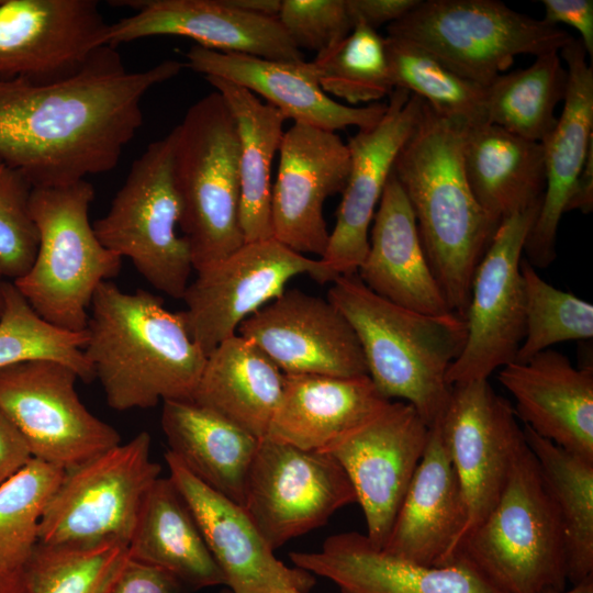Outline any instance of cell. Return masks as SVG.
<instances>
[{
	"label": "cell",
	"instance_id": "6da1fadb",
	"mask_svg": "<svg viewBox=\"0 0 593 593\" xmlns=\"http://www.w3.org/2000/svg\"><path fill=\"white\" fill-rule=\"evenodd\" d=\"M183 66L167 59L130 71L116 47L105 45L60 81L0 80V159L33 188L111 171L143 124L145 94Z\"/></svg>",
	"mask_w": 593,
	"mask_h": 593
},
{
	"label": "cell",
	"instance_id": "7a4b0ae2",
	"mask_svg": "<svg viewBox=\"0 0 593 593\" xmlns=\"http://www.w3.org/2000/svg\"><path fill=\"white\" fill-rule=\"evenodd\" d=\"M469 128L423 101L392 170L448 306L462 317L475 268L500 225L482 209L467 178L463 145Z\"/></svg>",
	"mask_w": 593,
	"mask_h": 593
},
{
	"label": "cell",
	"instance_id": "3957f363",
	"mask_svg": "<svg viewBox=\"0 0 593 593\" xmlns=\"http://www.w3.org/2000/svg\"><path fill=\"white\" fill-rule=\"evenodd\" d=\"M83 348L107 403L115 411L191 400L206 355L180 312L155 294L102 282L91 301Z\"/></svg>",
	"mask_w": 593,
	"mask_h": 593
},
{
	"label": "cell",
	"instance_id": "277c9868",
	"mask_svg": "<svg viewBox=\"0 0 593 593\" xmlns=\"http://www.w3.org/2000/svg\"><path fill=\"white\" fill-rule=\"evenodd\" d=\"M327 300L353 327L368 377L380 394L404 400L429 427L434 425L449 400L447 372L466 343L465 317L394 304L367 288L357 272L338 276Z\"/></svg>",
	"mask_w": 593,
	"mask_h": 593
},
{
	"label": "cell",
	"instance_id": "5b68a950",
	"mask_svg": "<svg viewBox=\"0 0 593 593\" xmlns=\"http://www.w3.org/2000/svg\"><path fill=\"white\" fill-rule=\"evenodd\" d=\"M456 560L501 593L566 589L561 522L525 436L514 452L500 497L462 539L452 562Z\"/></svg>",
	"mask_w": 593,
	"mask_h": 593
},
{
	"label": "cell",
	"instance_id": "8992f818",
	"mask_svg": "<svg viewBox=\"0 0 593 593\" xmlns=\"http://www.w3.org/2000/svg\"><path fill=\"white\" fill-rule=\"evenodd\" d=\"M171 134L179 227L198 272L245 244L236 123L223 97L213 91L188 109Z\"/></svg>",
	"mask_w": 593,
	"mask_h": 593
},
{
	"label": "cell",
	"instance_id": "52a82bcc",
	"mask_svg": "<svg viewBox=\"0 0 593 593\" xmlns=\"http://www.w3.org/2000/svg\"><path fill=\"white\" fill-rule=\"evenodd\" d=\"M93 198L87 180L33 188L30 209L37 251L30 269L12 281L37 315L69 332L86 329L94 292L122 266V258L101 244L90 223Z\"/></svg>",
	"mask_w": 593,
	"mask_h": 593
},
{
	"label": "cell",
	"instance_id": "ba28073f",
	"mask_svg": "<svg viewBox=\"0 0 593 593\" xmlns=\"http://www.w3.org/2000/svg\"><path fill=\"white\" fill-rule=\"evenodd\" d=\"M387 31L483 87L510 68L517 55L559 53L573 37L497 0H421Z\"/></svg>",
	"mask_w": 593,
	"mask_h": 593
},
{
	"label": "cell",
	"instance_id": "9c48e42d",
	"mask_svg": "<svg viewBox=\"0 0 593 593\" xmlns=\"http://www.w3.org/2000/svg\"><path fill=\"white\" fill-rule=\"evenodd\" d=\"M180 215L170 132L134 160L109 211L92 226L101 244L127 257L149 284L182 299L193 266L189 246L178 234Z\"/></svg>",
	"mask_w": 593,
	"mask_h": 593
},
{
	"label": "cell",
	"instance_id": "30bf717a",
	"mask_svg": "<svg viewBox=\"0 0 593 593\" xmlns=\"http://www.w3.org/2000/svg\"><path fill=\"white\" fill-rule=\"evenodd\" d=\"M159 474L147 432L66 470L42 516L38 542L128 547L143 502Z\"/></svg>",
	"mask_w": 593,
	"mask_h": 593
},
{
	"label": "cell",
	"instance_id": "8fae6325",
	"mask_svg": "<svg viewBox=\"0 0 593 593\" xmlns=\"http://www.w3.org/2000/svg\"><path fill=\"white\" fill-rule=\"evenodd\" d=\"M78 379L67 365L47 359L0 368V410L33 458L65 471L121 443L118 430L81 402Z\"/></svg>",
	"mask_w": 593,
	"mask_h": 593
},
{
	"label": "cell",
	"instance_id": "7c38bea8",
	"mask_svg": "<svg viewBox=\"0 0 593 593\" xmlns=\"http://www.w3.org/2000/svg\"><path fill=\"white\" fill-rule=\"evenodd\" d=\"M300 275L320 283L337 278L321 258L306 257L275 238L245 243L198 271L189 282L182 295L186 310L181 313L190 336L208 356Z\"/></svg>",
	"mask_w": 593,
	"mask_h": 593
},
{
	"label": "cell",
	"instance_id": "4fadbf2b",
	"mask_svg": "<svg viewBox=\"0 0 593 593\" xmlns=\"http://www.w3.org/2000/svg\"><path fill=\"white\" fill-rule=\"evenodd\" d=\"M354 502L351 482L329 452L259 440L243 507L273 551Z\"/></svg>",
	"mask_w": 593,
	"mask_h": 593
},
{
	"label": "cell",
	"instance_id": "5bb4252c",
	"mask_svg": "<svg viewBox=\"0 0 593 593\" xmlns=\"http://www.w3.org/2000/svg\"><path fill=\"white\" fill-rule=\"evenodd\" d=\"M540 205L505 219L478 264L465 313L463 349L447 372L450 385L488 380L514 362L525 333L521 260Z\"/></svg>",
	"mask_w": 593,
	"mask_h": 593
},
{
	"label": "cell",
	"instance_id": "9a60e30c",
	"mask_svg": "<svg viewBox=\"0 0 593 593\" xmlns=\"http://www.w3.org/2000/svg\"><path fill=\"white\" fill-rule=\"evenodd\" d=\"M109 24L96 0H0V80L76 75L107 45Z\"/></svg>",
	"mask_w": 593,
	"mask_h": 593
},
{
	"label": "cell",
	"instance_id": "2e32d148",
	"mask_svg": "<svg viewBox=\"0 0 593 593\" xmlns=\"http://www.w3.org/2000/svg\"><path fill=\"white\" fill-rule=\"evenodd\" d=\"M429 426L406 402L390 403L325 451L346 472L362 508L368 539L382 548L424 454Z\"/></svg>",
	"mask_w": 593,
	"mask_h": 593
},
{
	"label": "cell",
	"instance_id": "e0dca14e",
	"mask_svg": "<svg viewBox=\"0 0 593 593\" xmlns=\"http://www.w3.org/2000/svg\"><path fill=\"white\" fill-rule=\"evenodd\" d=\"M438 423L467 507L461 542L500 497L524 432L488 380L451 385Z\"/></svg>",
	"mask_w": 593,
	"mask_h": 593
},
{
	"label": "cell",
	"instance_id": "ac0fdd59",
	"mask_svg": "<svg viewBox=\"0 0 593 593\" xmlns=\"http://www.w3.org/2000/svg\"><path fill=\"white\" fill-rule=\"evenodd\" d=\"M279 154L271 191L272 238L299 254L322 258L329 239L324 203L347 183V144L335 132L293 123Z\"/></svg>",
	"mask_w": 593,
	"mask_h": 593
},
{
	"label": "cell",
	"instance_id": "d6986e66",
	"mask_svg": "<svg viewBox=\"0 0 593 593\" xmlns=\"http://www.w3.org/2000/svg\"><path fill=\"white\" fill-rule=\"evenodd\" d=\"M237 331L284 374L368 376L360 344L345 316L327 299L299 289H286Z\"/></svg>",
	"mask_w": 593,
	"mask_h": 593
},
{
	"label": "cell",
	"instance_id": "ffe728a7",
	"mask_svg": "<svg viewBox=\"0 0 593 593\" xmlns=\"http://www.w3.org/2000/svg\"><path fill=\"white\" fill-rule=\"evenodd\" d=\"M422 103L417 96L395 88L380 121L348 139L349 175L321 258L337 277L356 273L367 255L376 209L394 161L418 121Z\"/></svg>",
	"mask_w": 593,
	"mask_h": 593
},
{
	"label": "cell",
	"instance_id": "44dd1931",
	"mask_svg": "<svg viewBox=\"0 0 593 593\" xmlns=\"http://www.w3.org/2000/svg\"><path fill=\"white\" fill-rule=\"evenodd\" d=\"M116 5L134 13L109 24L107 45L116 47L145 37L174 35L199 46L267 59L304 60L276 18L255 15L227 0H125Z\"/></svg>",
	"mask_w": 593,
	"mask_h": 593
},
{
	"label": "cell",
	"instance_id": "7402d4cb",
	"mask_svg": "<svg viewBox=\"0 0 593 593\" xmlns=\"http://www.w3.org/2000/svg\"><path fill=\"white\" fill-rule=\"evenodd\" d=\"M165 459L169 479L192 512L230 593H307L314 586L313 574L276 558L242 505L205 485L171 452Z\"/></svg>",
	"mask_w": 593,
	"mask_h": 593
},
{
	"label": "cell",
	"instance_id": "603a6c76",
	"mask_svg": "<svg viewBox=\"0 0 593 593\" xmlns=\"http://www.w3.org/2000/svg\"><path fill=\"white\" fill-rule=\"evenodd\" d=\"M184 66L203 77L234 82L262 97L287 119L326 131L347 126L367 128L383 116L387 103L348 107L334 101L321 88L312 63L284 61L239 53H222L192 46Z\"/></svg>",
	"mask_w": 593,
	"mask_h": 593
},
{
	"label": "cell",
	"instance_id": "cb8c5ba5",
	"mask_svg": "<svg viewBox=\"0 0 593 593\" xmlns=\"http://www.w3.org/2000/svg\"><path fill=\"white\" fill-rule=\"evenodd\" d=\"M568 81L563 110L541 143L545 159V191L524 251L534 266L545 268L556 257V238L567 202L593 148V67L579 38L559 52Z\"/></svg>",
	"mask_w": 593,
	"mask_h": 593
},
{
	"label": "cell",
	"instance_id": "d4e9b609",
	"mask_svg": "<svg viewBox=\"0 0 593 593\" xmlns=\"http://www.w3.org/2000/svg\"><path fill=\"white\" fill-rule=\"evenodd\" d=\"M466 524L465 497L437 421L381 549L423 566H446Z\"/></svg>",
	"mask_w": 593,
	"mask_h": 593
},
{
	"label": "cell",
	"instance_id": "484cf974",
	"mask_svg": "<svg viewBox=\"0 0 593 593\" xmlns=\"http://www.w3.org/2000/svg\"><path fill=\"white\" fill-rule=\"evenodd\" d=\"M290 559L340 593H501L461 561L423 566L377 548L357 532L332 535L320 550L293 551Z\"/></svg>",
	"mask_w": 593,
	"mask_h": 593
},
{
	"label": "cell",
	"instance_id": "4316f807",
	"mask_svg": "<svg viewBox=\"0 0 593 593\" xmlns=\"http://www.w3.org/2000/svg\"><path fill=\"white\" fill-rule=\"evenodd\" d=\"M515 414L537 435L593 460V368L574 367L553 349L499 369Z\"/></svg>",
	"mask_w": 593,
	"mask_h": 593
},
{
	"label": "cell",
	"instance_id": "83f0119b",
	"mask_svg": "<svg viewBox=\"0 0 593 593\" xmlns=\"http://www.w3.org/2000/svg\"><path fill=\"white\" fill-rule=\"evenodd\" d=\"M372 221L368 251L357 270L366 287L418 313L452 312L430 269L414 213L393 171Z\"/></svg>",
	"mask_w": 593,
	"mask_h": 593
},
{
	"label": "cell",
	"instance_id": "f1b7e54d",
	"mask_svg": "<svg viewBox=\"0 0 593 593\" xmlns=\"http://www.w3.org/2000/svg\"><path fill=\"white\" fill-rule=\"evenodd\" d=\"M284 376L266 437L304 450L325 451L390 403L368 376Z\"/></svg>",
	"mask_w": 593,
	"mask_h": 593
},
{
	"label": "cell",
	"instance_id": "f546056e",
	"mask_svg": "<svg viewBox=\"0 0 593 593\" xmlns=\"http://www.w3.org/2000/svg\"><path fill=\"white\" fill-rule=\"evenodd\" d=\"M171 452L197 479L243 506L257 437L192 400L163 402Z\"/></svg>",
	"mask_w": 593,
	"mask_h": 593
},
{
	"label": "cell",
	"instance_id": "4dcf8cb0",
	"mask_svg": "<svg viewBox=\"0 0 593 593\" xmlns=\"http://www.w3.org/2000/svg\"><path fill=\"white\" fill-rule=\"evenodd\" d=\"M284 377L254 343L235 334L206 356L191 400L261 439L280 403Z\"/></svg>",
	"mask_w": 593,
	"mask_h": 593
},
{
	"label": "cell",
	"instance_id": "1f68e13d",
	"mask_svg": "<svg viewBox=\"0 0 593 593\" xmlns=\"http://www.w3.org/2000/svg\"><path fill=\"white\" fill-rule=\"evenodd\" d=\"M463 165L475 199L496 223L541 205L546 183L541 143L483 123L467 132Z\"/></svg>",
	"mask_w": 593,
	"mask_h": 593
},
{
	"label": "cell",
	"instance_id": "d6a6232c",
	"mask_svg": "<svg viewBox=\"0 0 593 593\" xmlns=\"http://www.w3.org/2000/svg\"><path fill=\"white\" fill-rule=\"evenodd\" d=\"M128 556L163 569L183 586L225 585L195 518L172 481L158 478L141 507Z\"/></svg>",
	"mask_w": 593,
	"mask_h": 593
},
{
	"label": "cell",
	"instance_id": "836d02e7",
	"mask_svg": "<svg viewBox=\"0 0 593 593\" xmlns=\"http://www.w3.org/2000/svg\"><path fill=\"white\" fill-rule=\"evenodd\" d=\"M204 78L223 97L236 123L239 220L245 243L272 238L271 166L287 118L244 87L217 77Z\"/></svg>",
	"mask_w": 593,
	"mask_h": 593
},
{
	"label": "cell",
	"instance_id": "e575fe53",
	"mask_svg": "<svg viewBox=\"0 0 593 593\" xmlns=\"http://www.w3.org/2000/svg\"><path fill=\"white\" fill-rule=\"evenodd\" d=\"M542 481L561 522L567 580L593 575V460L566 450L523 426Z\"/></svg>",
	"mask_w": 593,
	"mask_h": 593
},
{
	"label": "cell",
	"instance_id": "d590c367",
	"mask_svg": "<svg viewBox=\"0 0 593 593\" xmlns=\"http://www.w3.org/2000/svg\"><path fill=\"white\" fill-rule=\"evenodd\" d=\"M567 81L557 52L537 56L525 69L499 75L485 87L486 122L542 143L557 123L555 109L564 99Z\"/></svg>",
	"mask_w": 593,
	"mask_h": 593
},
{
	"label": "cell",
	"instance_id": "8d00e7d4",
	"mask_svg": "<svg viewBox=\"0 0 593 593\" xmlns=\"http://www.w3.org/2000/svg\"><path fill=\"white\" fill-rule=\"evenodd\" d=\"M384 44L394 89L417 96L437 114L470 127L488 123L485 87L457 75L407 40L387 35Z\"/></svg>",
	"mask_w": 593,
	"mask_h": 593
},
{
	"label": "cell",
	"instance_id": "74e56055",
	"mask_svg": "<svg viewBox=\"0 0 593 593\" xmlns=\"http://www.w3.org/2000/svg\"><path fill=\"white\" fill-rule=\"evenodd\" d=\"M311 63L323 91L351 104L377 103L394 90L384 37L363 24Z\"/></svg>",
	"mask_w": 593,
	"mask_h": 593
},
{
	"label": "cell",
	"instance_id": "f35d334b",
	"mask_svg": "<svg viewBox=\"0 0 593 593\" xmlns=\"http://www.w3.org/2000/svg\"><path fill=\"white\" fill-rule=\"evenodd\" d=\"M65 470L32 458L0 484V566L26 567L38 544L42 516Z\"/></svg>",
	"mask_w": 593,
	"mask_h": 593
},
{
	"label": "cell",
	"instance_id": "ab89813d",
	"mask_svg": "<svg viewBox=\"0 0 593 593\" xmlns=\"http://www.w3.org/2000/svg\"><path fill=\"white\" fill-rule=\"evenodd\" d=\"M86 344V329L69 332L44 321L13 282L7 281L0 318V368L29 360H55L70 367L80 380L90 382L96 378L83 351Z\"/></svg>",
	"mask_w": 593,
	"mask_h": 593
},
{
	"label": "cell",
	"instance_id": "60d3db41",
	"mask_svg": "<svg viewBox=\"0 0 593 593\" xmlns=\"http://www.w3.org/2000/svg\"><path fill=\"white\" fill-rule=\"evenodd\" d=\"M525 292V333L515 362H526L552 345L593 337V305L545 281L522 258Z\"/></svg>",
	"mask_w": 593,
	"mask_h": 593
},
{
	"label": "cell",
	"instance_id": "b9f144b4",
	"mask_svg": "<svg viewBox=\"0 0 593 593\" xmlns=\"http://www.w3.org/2000/svg\"><path fill=\"white\" fill-rule=\"evenodd\" d=\"M128 558L127 545L93 547L38 542L26 572L31 593H105Z\"/></svg>",
	"mask_w": 593,
	"mask_h": 593
},
{
	"label": "cell",
	"instance_id": "7bdbcfd3",
	"mask_svg": "<svg viewBox=\"0 0 593 593\" xmlns=\"http://www.w3.org/2000/svg\"><path fill=\"white\" fill-rule=\"evenodd\" d=\"M33 187L16 169L0 159V271L9 281L32 266L38 235L31 215Z\"/></svg>",
	"mask_w": 593,
	"mask_h": 593
},
{
	"label": "cell",
	"instance_id": "ee69618b",
	"mask_svg": "<svg viewBox=\"0 0 593 593\" xmlns=\"http://www.w3.org/2000/svg\"><path fill=\"white\" fill-rule=\"evenodd\" d=\"M278 21L300 51L306 48L316 55L354 29L346 0H281Z\"/></svg>",
	"mask_w": 593,
	"mask_h": 593
},
{
	"label": "cell",
	"instance_id": "f6af8a7d",
	"mask_svg": "<svg viewBox=\"0 0 593 593\" xmlns=\"http://www.w3.org/2000/svg\"><path fill=\"white\" fill-rule=\"evenodd\" d=\"M182 588L170 573L128 556L105 593H181Z\"/></svg>",
	"mask_w": 593,
	"mask_h": 593
},
{
	"label": "cell",
	"instance_id": "bcb514c9",
	"mask_svg": "<svg viewBox=\"0 0 593 593\" xmlns=\"http://www.w3.org/2000/svg\"><path fill=\"white\" fill-rule=\"evenodd\" d=\"M544 21L557 25L562 23L577 30L586 54L593 55V1L592 0H544Z\"/></svg>",
	"mask_w": 593,
	"mask_h": 593
},
{
	"label": "cell",
	"instance_id": "7dc6e473",
	"mask_svg": "<svg viewBox=\"0 0 593 593\" xmlns=\"http://www.w3.org/2000/svg\"><path fill=\"white\" fill-rule=\"evenodd\" d=\"M421 0H346L351 22L377 30L383 24H391L411 10Z\"/></svg>",
	"mask_w": 593,
	"mask_h": 593
},
{
	"label": "cell",
	"instance_id": "c3c4849f",
	"mask_svg": "<svg viewBox=\"0 0 593 593\" xmlns=\"http://www.w3.org/2000/svg\"><path fill=\"white\" fill-rule=\"evenodd\" d=\"M32 458L23 437L0 410V484L15 474Z\"/></svg>",
	"mask_w": 593,
	"mask_h": 593
},
{
	"label": "cell",
	"instance_id": "681fc988",
	"mask_svg": "<svg viewBox=\"0 0 593 593\" xmlns=\"http://www.w3.org/2000/svg\"><path fill=\"white\" fill-rule=\"evenodd\" d=\"M593 209V148L590 150L585 164L578 177L569 200L566 212L579 210L589 213Z\"/></svg>",
	"mask_w": 593,
	"mask_h": 593
},
{
	"label": "cell",
	"instance_id": "f907efd6",
	"mask_svg": "<svg viewBox=\"0 0 593 593\" xmlns=\"http://www.w3.org/2000/svg\"><path fill=\"white\" fill-rule=\"evenodd\" d=\"M0 593H31L26 567L11 569L0 566Z\"/></svg>",
	"mask_w": 593,
	"mask_h": 593
},
{
	"label": "cell",
	"instance_id": "816d5d0a",
	"mask_svg": "<svg viewBox=\"0 0 593 593\" xmlns=\"http://www.w3.org/2000/svg\"><path fill=\"white\" fill-rule=\"evenodd\" d=\"M231 5L250 14L278 19L281 0H227Z\"/></svg>",
	"mask_w": 593,
	"mask_h": 593
},
{
	"label": "cell",
	"instance_id": "f5cc1de1",
	"mask_svg": "<svg viewBox=\"0 0 593 593\" xmlns=\"http://www.w3.org/2000/svg\"><path fill=\"white\" fill-rule=\"evenodd\" d=\"M542 593H593V575L588 577L581 582L573 584L571 589L567 590H546Z\"/></svg>",
	"mask_w": 593,
	"mask_h": 593
},
{
	"label": "cell",
	"instance_id": "db71d44e",
	"mask_svg": "<svg viewBox=\"0 0 593 593\" xmlns=\"http://www.w3.org/2000/svg\"><path fill=\"white\" fill-rule=\"evenodd\" d=\"M7 279L0 271V318L4 310Z\"/></svg>",
	"mask_w": 593,
	"mask_h": 593
},
{
	"label": "cell",
	"instance_id": "11a10c76",
	"mask_svg": "<svg viewBox=\"0 0 593 593\" xmlns=\"http://www.w3.org/2000/svg\"><path fill=\"white\" fill-rule=\"evenodd\" d=\"M271 593H301L294 589H280V590H277V591H273Z\"/></svg>",
	"mask_w": 593,
	"mask_h": 593
},
{
	"label": "cell",
	"instance_id": "9f6ffc18",
	"mask_svg": "<svg viewBox=\"0 0 593 593\" xmlns=\"http://www.w3.org/2000/svg\"><path fill=\"white\" fill-rule=\"evenodd\" d=\"M225 593H230L228 591H226Z\"/></svg>",
	"mask_w": 593,
	"mask_h": 593
}]
</instances>
